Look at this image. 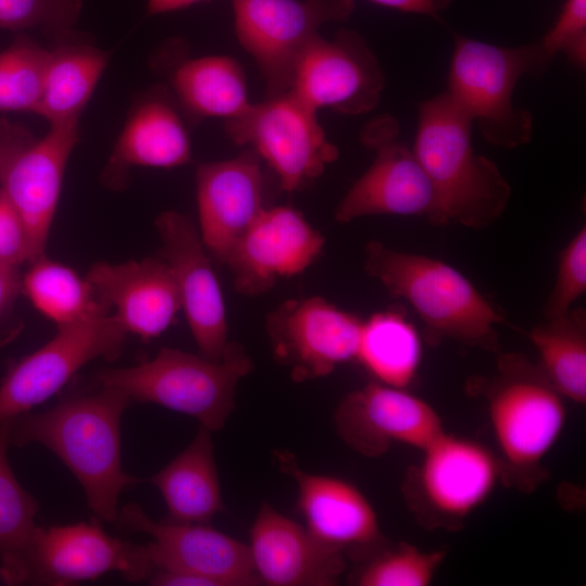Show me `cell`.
<instances>
[{
    "instance_id": "obj_1",
    "label": "cell",
    "mask_w": 586,
    "mask_h": 586,
    "mask_svg": "<svg viewBox=\"0 0 586 586\" xmlns=\"http://www.w3.org/2000/svg\"><path fill=\"white\" fill-rule=\"evenodd\" d=\"M95 385L69 393L49 410L10 420V445L39 444L79 482L100 521L116 522L119 495L143 482L123 470L120 420L131 404L119 391Z\"/></svg>"
},
{
    "instance_id": "obj_2",
    "label": "cell",
    "mask_w": 586,
    "mask_h": 586,
    "mask_svg": "<svg viewBox=\"0 0 586 586\" xmlns=\"http://www.w3.org/2000/svg\"><path fill=\"white\" fill-rule=\"evenodd\" d=\"M473 122L445 90L419 107L412 148L436 198L433 225L483 229L504 214L511 187L472 146Z\"/></svg>"
},
{
    "instance_id": "obj_3",
    "label": "cell",
    "mask_w": 586,
    "mask_h": 586,
    "mask_svg": "<svg viewBox=\"0 0 586 586\" xmlns=\"http://www.w3.org/2000/svg\"><path fill=\"white\" fill-rule=\"evenodd\" d=\"M364 267L390 295L408 302L421 318L431 342L451 339L494 351L496 326L505 319L454 267L424 255L405 253L372 240Z\"/></svg>"
},
{
    "instance_id": "obj_4",
    "label": "cell",
    "mask_w": 586,
    "mask_h": 586,
    "mask_svg": "<svg viewBox=\"0 0 586 586\" xmlns=\"http://www.w3.org/2000/svg\"><path fill=\"white\" fill-rule=\"evenodd\" d=\"M253 366L251 357L235 342H228L219 361L163 347L151 360L98 370L93 383L122 392L131 404H156L187 415L216 432L232 413L238 383Z\"/></svg>"
},
{
    "instance_id": "obj_5",
    "label": "cell",
    "mask_w": 586,
    "mask_h": 586,
    "mask_svg": "<svg viewBox=\"0 0 586 586\" xmlns=\"http://www.w3.org/2000/svg\"><path fill=\"white\" fill-rule=\"evenodd\" d=\"M552 60L539 40L500 47L456 36L446 91L488 143L518 148L532 139L533 115L513 103L515 87L524 76L543 75Z\"/></svg>"
},
{
    "instance_id": "obj_6",
    "label": "cell",
    "mask_w": 586,
    "mask_h": 586,
    "mask_svg": "<svg viewBox=\"0 0 586 586\" xmlns=\"http://www.w3.org/2000/svg\"><path fill=\"white\" fill-rule=\"evenodd\" d=\"M487 397L491 426L506 466L515 473L537 469L565 426L563 396L538 364L508 354L498 361Z\"/></svg>"
},
{
    "instance_id": "obj_7",
    "label": "cell",
    "mask_w": 586,
    "mask_h": 586,
    "mask_svg": "<svg viewBox=\"0 0 586 586\" xmlns=\"http://www.w3.org/2000/svg\"><path fill=\"white\" fill-rule=\"evenodd\" d=\"M225 126L235 143L251 145L268 163L288 192L318 178L339 155L317 119V111L291 90L251 103L242 114L225 120Z\"/></svg>"
},
{
    "instance_id": "obj_8",
    "label": "cell",
    "mask_w": 586,
    "mask_h": 586,
    "mask_svg": "<svg viewBox=\"0 0 586 586\" xmlns=\"http://www.w3.org/2000/svg\"><path fill=\"white\" fill-rule=\"evenodd\" d=\"M127 333L113 314L58 326L50 341L14 362L2 378L0 422L46 402L92 360L118 358Z\"/></svg>"
},
{
    "instance_id": "obj_9",
    "label": "cell",
    "mask_w": 586,
    "mask_h": 586,
    "mask_svg": "<svg viewBox=\"0 0 586 586\" xmlns=\"http://www.w3.org/2000/svg\"><path fill=\"white\" fill-rule=\"evenodd\" d=\"M240 44L255 60L267 97L290 90L295 66L319 27L346 21L354 0H231Z\"/></svg>"
},
{
    "instance_id": "obj_10",
    "label": "cell",
    "mask_w": 586,
    "mask_h": 586,
    "mask_svg": "<svg viewBox=\"0 0 586 586\" xmlns=\"http://www.w3.org/2000/svg\"><path fill=\"white\" fill-rule=\"evenodd\" d=\"M360 138L375 157L339 203L335 219L349 222L369 215H413L431 222L435 192L412 149L400 141L397 119L379 116L366 125Z\"/></svg>"
},
{
    "instance_id": "obj_11",
    "label": "cell",
    "mask_w": 586,
    "mask_h": 586,
    "mask_svg": "<svg viewBox=\"0 0 586 586\" xmlns=\"http://www.w3.org/2000/svg\"><path fill=\"white\" fill-rule=\"evenodd\" d=\"M155 570L148 545L111 536L94 518L90 522L38 526L26 584L73 585L112 572L129 582H140Z\"/></svg>"
},
{
    "instance_id": "obj_12",
    "label": "cell",
    "mask_w": 586,
    "mask_h": 586,
    "mask_svg": "<svg viewBox=\"0 0 586 586\" xmlns=\"http://www.w3.org/2000/svg\"><path fill=\"white\" fill-rule=\"evenodd\" d=\"M362 320L321 296L289 300L266 317L272 354L294 381L318 379L356 359Z\"/></svg>"
},
{
    "instance_id": "obj_13",
    "label": "cell",
    "mask_w": 586,
    "mask_h": 586,
    "mask_svg": "<svg viewBox=\"0 0 586 586\" xmlns=\"http://www.w3.org/2000/svg\"><path fill=\"white\" fill-rule=\"evenodd\" d=\"M381 65L355 30L341 29L332 39L319 34L308 43L293 74L290 90L318 111L359 115L373 110L384 88Z\"/></svg>"
},
{
    "instance_id": "obj_14",
    "label": "cell",
    "mask_w": 586,
    "mask_h": 586,
    "mask_svg": "<svg viewBox=\"0 0 586 586\" xmlns=\"http://www.w3.org/2000/svg\"><path fill=\"white\" fill-rule=\"evenodd\" d=\"M116 523L153 538L146 545L156 570L191 573L213 586L260 584L249 546L208 524L157 522L135 502L118 510Z\"/></svg>"
},
{
    "instance_id": "obj_15",
    "label": "cell",
    "mask_w": 586,
    "mask_h": 586,
    "mask_svg": "<svg viewBox=\"0 0 586 586\" xmlns=\"http://www.w3.org/2000/svg\"><path fill=\"white\" fill-rule=\"evenodd\" d=\"M326 240L303 214L289 206L265 208L237 241L225 264L242 295L267 293L278 280L308 268Z\"/></svg>"
},
{
    "instance_id": "obj_16",
    "label": "cell",
    "mask_w": 586,
    "mask_h": 586,
    "mask_svg": "<svg viewBox=\"0 0 586 586\" xmlns=\"http://www.w3.org/2000/svg\"><path fill=\"white\" fill-rule=\"evenodd\" d=\"M155 226L163 259L174 272L181 309L200 353L219 361L228 345L226 308L200 232L189 216L176 211L161 213Z\"/></svg>"
},
{
    "instance_id": "obj_17",
    "label": "cell",
    "mask_w": 586,
    "mask_h": 586,
    "mask_svg": "<svg viewBox=\"0 0 586 586\" xmlns=\"http://www.w3.org/2000/svg\"><path fill=\"white\" fill-rule=\"evenodd\" d=\"M335 424L342 440L368 457L384 454L393 443L422 450L444 432L430 404L406 388L377 381L340 403Z\"/></svg>"
},
{
    "instance_id": "obj_18",
    "label": "cell",
    "mask_w": 586,
    "mask_h": 586,
    "mask_svg": "<svg viewBox=\"0 0 586 586\" xmlns=\"http://www.w3.org/2000/svg\"><path fill=\"white\" fill-rule=\"evenodd\" d=\"M200 235L218 262H226L241 235L265 209L260 157L253 150L199 165L195 173Z\"/></svg>"
},
{
    "instance_id": "obj_19",
    "label": "cell",
    "mask_w": 586,
    "mask_h": 586,
    "mask_svg": "<svg viewBox=\"0 0 586 586\" xmlns=\"http://www.w3.org/2000/svg\"><path fill=\"white\" fill-rule=\"evenodd\" d=\"M417 488L429 511L442 520H461L495 489L501 464L484 445L445 431L421 450Z\"/></svg>"
},
{
    "instance_id": "obj_20",
    "label": "cell",
    "mask_w": 586,
    "mask_h": 586,
    "mask_svg": "<svg viewBox=\"0 0 586 586\" xmlns=\"http://www.w3.org/2000/svg\"><path fill=\"white\" fill-rule=\"evenodd\" d=\"M86 279L124 329L144 342L161 335L181 309L174 272L163 258L98 262Z\"/></svg>"
},
{
    "instance_id": "obj_21",
    "label": "cell",
    "mask_w": 586,
    "mask_h": 586,
    "mask_svg": "<svg viewBox=\"0 0 586 586\" xmlns=\"http://www.w3.org/2000/svg\"><path fill=\"white\" fill-rule=\"evenodd\" d=\"M256 574L272 586H330L345 569L344 553L317 540L268 502L262 505L250 532Z\"/></svg>"
},
{
    "instance_id": "obj_22",
    "label": "cell",
    "mask_w": 586,
    "mask_h": 586,
    "mask_svg": "<svg viewBox=\"0 0 586 586\" xmlns=\"http://www.w3.org/2000/svg\"><path fill=\"white\" fill-rule=\"evenodd\" d=\"M78 125L54 126L34 139L7 166L0 188L23 218L38 256L58 208L68 158L78 142Z\"/></svg>"
},
{
    "instance_id": "obj_23",
    "label": "cell",
    "mask_w": 586,
    "mask_h": 586,
    "mask_svg": "<svg viewBox=\"0 0 586 586\" xmlns=\"http://www.w3.org/2000/svg\"><path fill=\"white\" fill-rule=\"evenodd\" d=\"M280 468L294 477L297 509L306 530L333 549L370 547L381 537L377 513L367 497L352 483L328 475L307 473L288 453H277Z\"/></svg>"
},
{
    "instance_id": "obj_24",
    "label": "cell",
    "mask_w": 586,
    "mask_h": 586,
    "mask_svg": "<svg viewBox=\"0 0 586 586\" xmlns=\"http://www.w3.org/2000/svg\"><path fill=\"white\" fill-rule=\"evenodd\" d=\"M191 161L187 128L167 98L155 92L131 110L100 174L110 190L127 187L133 167L173 168Z\"/></svg>"
},
{
    "instance_id": "obj_25",
    "label": "cell",
    "mask_w": 586,
    "mask_h": 586,
    "mask_svg": "<svg viewBox=\"0 0 586 586\" xmlns=\"http://www.w3.org/2000/svg\"><path fill=\"white\" fill-rule=\"evenodd\" d=\"M212 432L200 425L192 442L154 475L143 479L162 494L167 520L207 524L225 510Z\"/></svg>"
},
{
    "instance_id": "obj_26",
    "label": "cell",
    "mask_w": 586,
    "mask_h": 586,
    "mask_svg": "<svg viewBox=\"0 0 586 586\" xmlns=\"http://www.w3.org/2000/svg\"><path fill=\"white\" fill-rule=\"evenodd\" d=\"M72 37L73 34L58 40V44L49 49L36 114L50 127L79 125L110 59L109 52Z\"/></svg>"
},
{
    "instance_id": "obj_27",
    "label": "cell",
    "mask_w": 586,
    "mask_h": 586,
    "mask_svg": "<svg viewBox=\"0 0 586 586\" xmlns=\"http://www.w3.org/2000/svg\"><path fill=\"white\" fill-rule=\"evenodd\" d=\"M173 91L194 119L234 118L249 106L244 73L229 56L209 55L180 63L170 77Z\"/></svg>"
},
{
    "instance_id": "obj_28",
    "label": "cell",
    "mask_w": 586,
    "mask_h": 586,
    "mask_svg": "<svg viewBox=\"0 0 586 586\" xmlns=\"http://www.w3.org/2000/svg\"><path fill=\"white\" fill-rule=\"evenodd\" d=\"M421 355L420 336L402 313L379 311L362 321L356 359L377 382L406 388L416 378Z\"/></svg>"
},
{
    "instance_id": "obj_29",
    "label": "cell",
    "mask_w": 586,
    "mask_h": 586,
    "mask_svg": "<svg viewBox=\"0 0 586 586\" xmlns=\"http://www.w3.org/2000/svg\"><path fill=\"white\" fill-rule=\"evenodd\" d=\"M10 420L0 422V581L27 583L28 558L37 525V500L17 481L8 459Z\"/></svg>"
},
{
    "instance_id": "obj_30",
    "label": "cell",
    "mask_w": 586,
    "mask_h": 586,
    "mask_svg": "<svg viewBox=\"0 0 586 586\" xmlns=\"http://www.w3.org/2000/svg\"><path fill=\"white\" fill-rule=\"evenodd\" d=\"M530 340L539 355L542 370L565 398L586 400V311L584 308L547 319L535 326Z\"/></svg>"
},
{
    "instance_id": "obj_31",
    "label": "cell",
    "mask_w": 586,
    "mask_h": 586,
    "mask_svg": "<svg viewBox=\"0 0 586 586\" xmlns=\"http://www.w3.org/2000/svg\"><path fill=\"white\" fill-rule=\"evenodd\" d=\"M29 265L22 276V293L58 326L111 314L86 277L81 278L68 266L46 255Z\"/></svg>"
},
{
    "instance_id": "obj_32",
    "label": "cell",
    "mask_w": 586,
    "mask_h": 586,
    "mask_svg": "<svg viewBox=\"0 0 586 586\" xmlns=\"http://www.w3.org/2000/svg\"><path fill=\"white\" fill-rule=\"evenodd\" d=\"M49 51L20 35L0 52V111L36 114Z\"/></svg>"
},
{
    "instance_id": "obj_33",
    "label": "cell",
    "mask_w": 586,
    "mask_h": 586,
    "mask_svg": "<svg viewBox=\"0 0 586 586\" xmlns=\"http://www.w3.org/2000/svg\"><path fill=\"white\" fill-rule=\"evenodd\" d=\"M441 550L403 544L383 551L357 575L360 586H428L444 560Z\"/></svg>"
},
{
    "instance_id": "obj_34",
    "label": "cell",
    "mask_w": 586,
    "mask_h": 586,
    "mask_svg": "<svg viewBox=\"0 0 586 586\" xmlns=\"http://www.w3.org/2000/svg\"><path fill=\"white\" fill-rule=\"evenodd\" d=\"M82 0H0V27L38 29L56 41L73 34Z\"/></svg>"
},
{
    "instance_id": "obj_35",
    "label": "cell",
    "mask_w": 586,
    "mask_h": 586,
    "mask_svg": "<svg viewBox=\"0 0 586 586\" xmlns=\"http://www.w3.org/2000/svg\"><path fill=\"white\" fill-rule=\"evenodd\" d=\"M586 290V227L583 226L560 253L556 282L545 303L546 319L571 309Z\"/></svg>"
},
{
    "instance_id": "obj_36",
    "label": "cell",
    "mask_w": 586,
    "mask_h": 586,
    "mask_svg": "<svg viewBox=\"0 0 586 586\" xmlns=\"http://www.w3.org/2000/svg\"><path fill=\"white\" fill-rule=\"evenodd\" d=\"M553 58L563 53L575 66L586 64V0H565L553 26L539 39Z\"/></svg>"
},
{
    "instance_id": "obj_37",
    "label": "cell",
    "mask_w": 586,
    "mask_h": 586,
    "mask_svg": "<svg viewBox=\"0 0 586 586\" xmlns=\"http://www.w3.org/2000/svg\"><path fill=\"white\" fill-rule=\"evenodd\" d=\"M39 258L27 227L0 188V266L18 268Z\"/></svg>"
},
{
    "instance_id": "obj_38",
    "label": "cell",
    "mask_w": 586,
    "mask_h": 586,
    "mask_svg": "<svg viewBox=\"0 0 586 586\" xmlns=\"http://www.w3.org/2000/svg\"><path fill=\"white\" fill-rule=\"evenodd\" d=\"M33 140L31 135L22 126L0 119V176L11 161Z\"/></svg>"
},
{
    "instance_id": "obj_39",
    "label": "cell",
    "mask_w": 586,
    "mask_h": 586,
    "mask_svg": "<svg viewBox=\"0 0 586 586\" xmlns=\"http://www.w3.org/2000/svg\"><path fill=\"white\" fill-rule=\"evenodd\" d=\"M20 293H22L20 269L0 266V319L11 310Z\"/></svg>"
},
{
    "instance_id": "obj_40",
    "label": "cell",
    "mask_w": 586,
    "mask_h": 586,
    "mask_svg": "<svg viewBox=\"0 0 586 586\" xmlns=\"http://www.w3.org/2000/svg\"><path fill=\"white\" fill-rule=\"evenodd\" d=\"M380 5L403 12L435 16L446 10L454 0H370Z\"/></svg>"
},
{
    "instance_id": "obj_41",
    "label": "cell",
    "mask_w": 586,
    "mask_h": 586,
    "mask_svg": "<svg viewBox=\"0 0 586 586\" xmlns=\"http://www.w3.org/2000/svg\"><path fill=\"white\" fill-rule=\"evenodd\" d=\"M207 0H148V14H161L183 9Z\"/></svg>"
}]
</instances>
